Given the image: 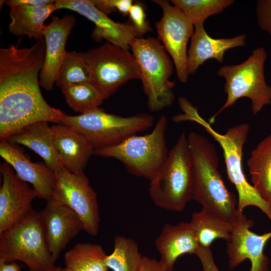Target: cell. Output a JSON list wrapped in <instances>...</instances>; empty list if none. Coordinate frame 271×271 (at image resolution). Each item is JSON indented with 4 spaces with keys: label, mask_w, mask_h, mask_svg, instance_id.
<instances>
[{
    "label": "cell",
    "mask_w": 271,
    "mask_h": 271,
    "mask_svg": "<svg viewBox=\"0 0 271 271\" xmlns=\"http://www.w3.org/2000/svg\"><path fill=\"white\" fill-rule=\"evenodd\" d=\"M45 55L44 39L29 48L0 49V110L26 114L50 107L40 88Z\"/></svg>",
    "instance_id": "6da1fadb"
},
{
    "label": "cell",
    "mask_w": 271,
    "mask_h": 271,
    "mask_svg": "<svg viewBox=\"0 0 271 271\" xmlns=\"http://www.w3.org/2000/svg\"><path fill=\"white\" fill-rule=\"evenodd\" d=\"M182 113L174 115L177 123L193 121L203 127L221 147L228 178L238 194L237 210L243 211L250 206L259 208L271 222V205L265 202L247 180L242 165L243 149L248 135L249 125L242 123L229 128L224 134L218 132L199 114L196 107L184 97L178 98Z\"/></svg>",
    "instance_id": "7a4b0ae2"
},
{
    "label": "cell",
    "mask_w": 271,
    "mask_h": 271,
    "mask_svg": "<svg viewBox=\"0 0 271 271\" xmlns=\"http://www.w3.org/2000/svg\"><path fill=\"white\" fill-rule=\"evenodd\" d=\"M192 169V199L232 222L237 199L226 186L218 170L219 158L214 146L205 137L191 131L187 135Z\"/></svg>",
    "instance_id": "3957f363"
},
{
    "label": "cell",
    "mask_w": 271,
    "mask_h": 271,
    "mask_svg": "<svg viewBox=\"0 0 271 271\" xmlns=\"http://www.w3.org/2000/svg\"><path fill=\"white\" fill-rule=\"evenodd\" d=\"M149 194L154 204L180 212L192 199V169L187 135L183 131L163 165L150 181Z\"/></svg>",
    "instance_id": "277c9868"
},
{
    "label": "cell",
    "mask_w": 271,
    "mask_h": 271,
    "mask_svg": "<svg viewBox=\"0 0 271 271\" xmlns=\"http://www.w3.org/2000/svg\"><path fill=\"white\" fill-rule=\"evenodd\" d=\"M167 125V118L162 115L151 133L131 136L117 145L95 150L93 154L114 158L121 162L131 174L150 181L169 154L166 142Z\"/></svg>",
    "instance_id": "5b68a950"
},
{
    "label": "cell",
    "mask_w": 271,
    "mask_h": 271,
    "mask_svg": "<svg viewBox=\"0 0 271 271\" xmlns=\"http://www.w3.org/2000/svg\"><path fill=\"white\" fill-rule=\"evenodd\" d=\"M130 49L140 68L149 109L159 111L171 106L175 99V82L170 80L173 64L162 44L153 37H139L132 41Z\"/></svg>",
    "instance_id": "8992f818"
},
{
    "label": "cell",
    "mask_w": 271,
    "mask_h": 271,
    "mask_svg": "<svg viewBox=\"0 0 271 271\" xmlns=\"http://www.w3.org/2000/svg\"><path fill=\"white\" fill-rule=\"evenodd\" d=\"M266 58L264 48L258 47L241 63L224 65L218 69L217 74L225 79L224 90L227 98L224 105L209 118L210 124L215 121L221 112L242 97L250 100L254 115L271 104V85L267 84L264 73Z\"/></svg>",
    "instance_id": "52a82bcc"
},
{
    "label": "cell",
    "mask_w": 271,
    "mask_h": 271,
    "mask_svg": "<svg viewBox=\"0 0 271 271\" xmlns=\"http://www.w3.org/2000/svg\"><path fill=\"white\" fill-rule=\"evenodd\" d=\"M17 260L26 264L29 271H50L56 267L38 212L34 209L0 233V261Z\"/></svg>",
    "instance_id": "ba28073f"
},
{
    "label": "cell",
    "mask_w": 271,
    "mask_h": 271,
    "mask_svg": "<svg viewBox=\"0 0 271 271\" xmlns=\"http://www.w3.org/2000/svg\"><path fill=\"white\" fill-rule=\"evenodd\" d=\"M60 123L82 134L95 150L117 145L149 129L154 125V117L146 113L123 117L99 107L77 115L66 114Z\"/></svg>",
    "instance_id": "9c48e42d"
},
{
    "label": "cell",
    "mask_w": 271,
    "mask_h": 271,
    "mask_svg": "<svg viewBox=\"0 0 271 271\" xmlns=\"http://www.w3.org/2000/svg\"><path fill=\"white\" fill-rule=\"evenodd\" d=\"M89 71L92 82L105 99L128 81L141 78L133 55L109 42L84 52H78Z\"/></svg>",
    "instance_id": "30bf717a"
},
{
    "label": "cell",
    "mask_w": 271,
    "mask_h": 271,
    "mask_svg": "<svg viewBox=\"0 0 271 271\" xmlns=\"http://www.w3.org/2000/svg\"><path fill=\"white\" fill-rule=\"evenodd\" d=\"M51 198L76 213L87 233L94 236L98 234L100 215L97 195L84 172L76 174L64 168L55 174Z\"/></svg>",
    "instance_id": "8fae6325"
},
{
    "label": "cell",
    "mask_w": 271,
    "mask_h": 271,
    "mask_svg": "<svg viewBox=\"0 0 271 271\" xmlns=\"http://www.w3.org/2000/svg\"><path fill=\"white\" fill-rule=\"evenodd\" d=\"M162 9L163 15L156 23L158 39L171 56L178 80L185 83L188 78L187 49L194 25L177 7L165 0L153 1Z\"/></svg>",
    "instance_id": "7c38bea8"
},
{
    "label": "cell",
    "mask_w": 271,
    "mask_h": 271,
    "mask_svg": "<svg viewBox=\"0 0 271 271\" xmlns=\"http://www.w3.org/2000/svg\"><path fill=\"white\" fill-rule=\"evenodd\" d=\"M232 223L231 238L226 249L229 267L233 268L248 259L250 271H268L269 259L264 254V249L271 238V231L262 234L251 231L253 220L237 210Z\"/></svg>",
    "instance_id": "4fadbf2b"
},
{
    "label": "cell",
    "mask_w": 271,
    "mask_h": 271,
    "mask_svg": "<svg viewBox=\"0 0 271 271\" xmlns=\"http://www.w3.org/2000/svg\"><path fill=\"white\" fill-rule=\"evenodd\" d=\"M2 183L0 188V233L24 218L32 210L37 197L33 188L21 180L6 162L1 164Z\"/></svg>",
    "instance_id": "5bb4252c"
},
{
    "label": "cell",
    "mask_w": 271,
    "mask_h": 271,
    "mask_svg": "<svg viewBox=\"0 0 271 271\" xmlns=\"http://www.w3.org/2000/svg\"><path fill=\"white\" fill-rule=\"evenodd\" d=\"M46 242L55 261L68 243L82 230L79 216L68 206L50 198L38 212Z\"/></svg>",
    "instance_id": "9a60e30c"
},
{
    "label": "cell",
    "mask_w": 271,
    "mask_h": 271,
    "mask_svg": "<svg viewBox=\"0 0 271 271\" xmlns=\"http://www.w3.org/2000/svg\"><path fill=\"white\" fill-rule=\"evenodd\" d=\"M57 10H69L83 16L93 23L95 28L92 33L97 41L105 40L114 45L128 51L133 39L139 38L130 23L116 22L99 11L93 0L56 1Z\"/></svg>",
    "instance_id": "2e32d148"
},
{
    "label": "cell",
    "mask_w": 271,
    "mask_h": 271,
    "mask_svg": "<svg viewBox=\"0 0 271 271\" xmlns=\"http://www.w3.org/2000/svg\"><path fill=\"white\" fill-rule=\"evenodd\" d=\"M75 24V18L72 15H66L61 18L53 16L51 22L44 28L45 55L40 75V83L47 91L53 89L67 52L65 47L68 37Z\"/></svg>",
    "instance_id": "e0dca14e"
},
{
    "label": "cell",
    "mask_w": 271,
    "mask_h": 271,
    "mask_svg": "<svg viewBox=\"0 0 271 271\" xmlns=\"http://www.w3.org/2000/svg\"><path fill=\"white\" fill-rule=\"evenodd\" d=\"M0 156L22 181L30 183L37 197L46 200L52 197L55 184V174L46 164L34 163L17 144L1 141Z\"/></svg>",
    "instance_id": "ac0fdd59"
},
{
    "label": "cell",
    "mask_w": 271,
    "mask_h": 271,
    "mask_svg": "<svg viewBox=\"0 0 271 271\" xmlns=\"http://www.w3.org/2000/svg\"><path fill=\"white\" fill-rule=\"evenodd\" d=\"M194 27L187 52L189 75L194 74L199 67L207 60L214 59L222 63L224 54L227 50L245 45V34L231 38H214L207 33L203 24H196Z\"/></svg>",
    "instance_id": "d6986e66"
},
{
    "label": "cell",
    "mask_w": 271,
    "mask_h": 271,
    "mask_svg": "<svg viewBox=\"0 0 271 271\" xmlns=\"http://www.w3.org/2000/svg\"><path fill=\"white\" fill-rule=\"evenodd\" d=\"M54 144L64 168L76 174L83 172L94 149L80 132L61 123L51 125Z\"/></svg>",
    "instance_id": "ffe728a7"
},
{
    "label": "cell",
    "mask_w": 271,
    "mask_h": 271,
    "mask_svg": "<svg viewBox=\"0 0 271 271\" xmlns=\"http://www.w3.org/2000/svg\"><path fill=\"white\" fill-rule=\"evenodd\" d=\"M155 245L166 271H172L176 260L185 254H195L199 245L189 222L165 224Z\"/></svg>",
    "instance_id": "44dd1931"
},
{
    "label": "cell",
    "mask_w": 271,
    "mask_h": 271,
    "mask_svg": "<svg viewBox=\"0 0 271 271\" xmlns=\"http://www.w3.org/2000/svg\"><path fill=\"white\" fill-rule=\"evenodd\" d=\"M6 140L23 145L33 151L43 159L46 165L55 174L64 168L56 153L53 130L48 122L39 121L29 124Z\"/></svg>",
    "instance_id": "7402d4cb"
},
{
    "label": "cell",
    "mask_w": 271,
    "mask_h": 271,
    "mask_svg": "<svg viewBox=\"0 0 271 271\" xmlns=\"http://www.w3.org/2000/svg\"><path fill=\"white\" fill-rule=\"evenodd\" d=\"M55 3L45 6L20 5L10 7L9 32L16 36H27L36 41L44 39V22L58 10Z\"/></svg>",
    "instance_id": "603a6c76"
},
{
    "label": "cell",
    "mask_w": 271,
    "mask_h": 271,
    "mask_svg": "<svg viewBox=\"0 0 271 271\" xmlns=\"http://www.w3.org/2000/svg\"><path fill=\"white\" fill-rule=\"evenodd\" d=\"M246 164L251 185L271 205V134L252 151Z\"/></svg>",
    "instance_id": "cb8c5ba5"
},
{
    "label": "cell",
    "mask_w": 271,
    "mask_h": 271,
    "mask_svg": "<svg viewBox=\"0 0 271 271\" xmlns=\"http://www.w3.org/2000/svg\"><path fill=\"white\" fill-rule=\"evenodd\" d=\"M189 223L200 246L210 247L217 239L228 242L231 238L232 222L205 209L193 213Z\"/></svg>",
    "instance_id": "d4e9b609"
},
{
    "label": "cell",
    "mask_w": 271,
    "mask_h": 271,
    "mask_svg": "<svg viewBox=\"0 0 271 271\" xmlns=\"http://www.w3.org/2000/svg\"><path fill=\"white\" fill-rule=\"evenodd\" d=\"M106 256L99 244L78 243L65 252V267L69 271H108Z\"/></svg>",
    "instance_id": "484cf974"
},
{
    "label": "cell",
    "mask_w": 271,
    "mask_h": 271,
    "mask_svg": "<svg viewBox=\"0 0 271 271\" xmlns=\"http://www.w3.org/2000/svg\"><path fill=\"white\" fill-rule=\"evenodd\" d=\"M143 258L133 239L117 235L114 238L113 251L107 255L105 263L113 271H139Z\"/></svg>",
    "instance_id": "4316f807"
},
{
    "label": "cell",
    "mask_w": 271,
    "mask_h": 271,
    "mask_svg": "<svg viewBox=\"0 0 271 271\" xmlns=\"http://www.w3.org/2000/svg\"><path fill=\"white\" fill-rule=\"evenodd\" d=\"M60 88L69 107L80 114L99 108L105 100L92 82L67 84Z\"/></svg>",
    "instance_id": "83f0119b"
},
{
    "label": "cell",
    "mask_w": 271,
    "mask_h": 271,
    "mask_svg": "<svg viewBox=\"0 0 271 271\" xmlns=\"http://www.w3.org/2000/svg\"><path fill=\"white\" fill-rule=\"evenodd\" d=\"M194 25L204 24L209 17L221 13L232 5L233 0H172Z\"/></svg>",
    "instance_id": "f1b7e54d"
},
{
    "label": "cell",
    "mask_w": 271,
    "mask_h": 271,
    "mask_svg": "<svg viewBox=\"0 0 271 271\" xmlns=\"http://www.w3.org/2000/svg\"><path fill=\"white\" fill-rule=\"evenodd\" d=\"M92 82L87 67L76 52H66L61 64L55 84L59 87L67 84Z\"/></svg>",
    "instance_id": "f546056e"
},
{
    "label": "cell",
    "mask_w": 271,
    "mask_h": 271,
    "mask_svg": "<svg viewBox=\"0 0 271 271\" xmlns=\"http://www.w3.org/2000/svg\"><path fill=\"white\" fill-rule=\"evenodd\" d=\"M128 16L130 24L133 27L139 37L145 35L152 31L143 5L139 2L133 3Z\"/></svg>",
    "instance_id": "4dcf8cb0"
},
{
    "label": "cell",
    "mask_w": 271,
    "mask_h": 271,
    "mask_svg": "<svg viewBox=\"0 0 271 271\" xmlns=\"http://www.w3.org/2000/svg\"><path fill=\"white\" fill-rule=\"evenodd\" d=\"M93 2L95 7L106 15L117 11L123 16L128 15L133 3L132 0H93Z\"/></svg>",
    "instance_id": "1f68e13d"
},
{
    "label": "cell",
    "mask_w": 271,
    "mask_h": 271,
    "mask_svg": "<svg viewBox=\"0 0 271 271\" xmlns=\"http://www.w3.org/2000/svg\"><path fill=\"white\" fill-rule=\"evenodd\" d=\"M256 13L259 27L271 36V0H258Z\"/></svg>",
    "instance_id": "d6a6232c"
},
{
    "label": "cell",
    "mask_w": 271,
    "mask_h": 271,
    "mask_svg": "<svg viewBox=\"0 0 271 271\" xmlns=\"http://www.w3.org/2000/svg\"><path fill=\"white\" fill-rule=\"evenodd\" d=\"M195 254L199 258L203 271H219L215 263L210 247L199 246Z\"/></svg>",
    "instance_id": "836d02e7"
},
{
    "label": "cell",
    "mask_w": 271,
    "mask_h": 271,
    "mask_svg": "<svg viewBox=\"0 0 271 271\" xmlns=\"http://www.w3.org/2000/svg\"><path fill=\"white\" fill-rule=\"evenodd\" d=\"M139 271H166V270L160 261L143 256Z\"/></svg>",
    "instance_id": "e575fe53"
},
{
    "label": "cell",
    "mask_w": 271,
    "mask_h": 271,
    "mask_svg": "<svg viewBox=\"0 0 271 271\" xmlns=\"http://www.w3.org/2000/svg\"><path fill=\"white\" fill-rule=\"evenodd\" d=\"M56 2L52 0H8L1 1V3L6 4L9 7L20 5H26L32 6H45Z\"/></svg>",
    "instance_id": "d590c367"
},
{
    "label": "cell",
    "mask_w": 271,
    "mask_h": 271,
    "mask_svg": "<svg viewBox=\"0 0 271 271\" xmlns=\"http://www.w3.org/2000/svg\"><path fill=\"white\" fill-rule=\"evenodd\" d=\"M21 266L16 261L6 263L0 261V271H21Z\"/></svg>",
    "instance_id": "8d00e7d4"
},
{
    "label": "cell",
    "mask_w": 271,
    "mask_h": 271,
    "mask_svg": "<svg viewBox=\"0 0 271 271\" xmlns=\"http://www.w3.org/2000/svg\"><path fill=\"white\" fill-rule=\"evenodd\" d=\"M61 267L59 266H56L55 268L50 270V271H61Z\"/></svg>",
    "instance_id": "74e56055"
},
{
    "label": "cell",
    "mask_w": 271,
    "mask_h": 271,
    "mask_svg": "<svg viewBox=\"0 0 271 271\" xmlns=\"http://www.w3.org/2000/svg\"><path fill=\"white\" fill-rule=\"evenodd\" d=\"M61 271H69V270H68L65 267H64V268H61Z\"/></svg>",
    "instance_id": "f35d334b"
}]
</instances>
